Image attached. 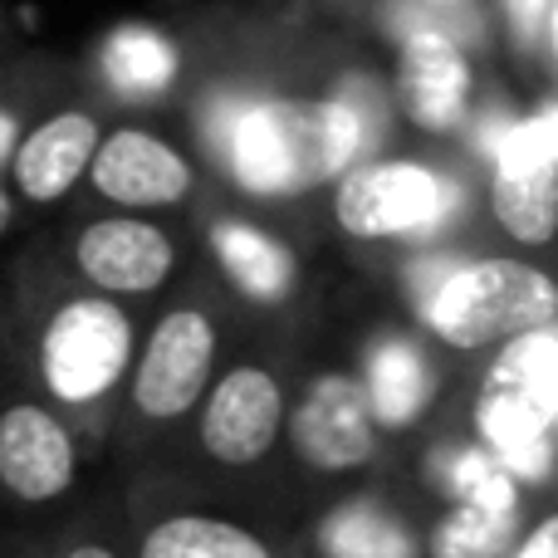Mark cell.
I'll return each instance as SVG.
<instances>
[{
	"label": "cell",
	"instance_id": "cell-1",
	"mask_svg": "<svg viewBox=\"0 0 558 558\" xmlns=\"http://www.w3.org/2000/svg\"><path fill=\"white\" fill-rule=\"evenodd\" d=\"M133 353L137 328L123 299L84 289L54 255L20 260L0 289V357L74 426L113 402Z\"/></svg>",
	"mask_w": 558,
	"mask_h": 558
},
{
	"label": "cell",
	"instance_id": "cell-2",
	"mask_svg": "<svg viewBox=\"0 0 558 558\" xmlns=\"http://www.w3.org/2000/svg\"><path fill=\"white\" fill-rule=\"evenodd\" d=\"M226 167L265 202L304 196L367 153V118L353 98H260L226 118Z\"/></svg>",
	"mask_w": 558,
	"mask_h": 558
},
{
	"label": "cell",
	"instance_id": "cell-3",
	"mask_svg": "<svg viewBox=\"0 0 558 558\" xmlns=\"http://www.w3.org/2000/svg\"><path fill=\"white\" fill-rule=\"evenodd\" d=\"M475 441L514 485H544L558 451V318L500 343L475 392Z\"/></svg>",
	"mask_w": 558,
	"mask_h": 558
},
{
	"label": "cell",
	"instance_id": "cell-4",
	"mask_svg": "<svg viewBox=\"0 0 558 558\" xmlns=\"http://www.w3.org/2000/svg\"><path fill=\"white\" fill-rule=\"evenodd\" d=\"M422 318L446 348L481 353L500 348L510 338L544 328L558 318V279L539 265L485 255V260L451 265L432 284L422 304Z\"/></svg>",
	"mask_w": 558,
	"mask_h": 558
},
{
	"label": "cell",
	"instance_id": "cell-5",
	"mask_svg": "<svg viewBox=\"0 0 558 558\" xmlns=\"http://www.w3.org/2000/svg\"><path fill=\"white\" fill-rule=\"evenodd\" d=\"M461 186L446 172L412 157L348 167L333 192V221L353 241H402L426 245L451 226Z\"/></svg>",
	"mask_w": 558,
	"mask_h": 558
},
{
	"label": "cell",
	"instance_id": "cell-6",
	"mask_svg": "<svg viewBox=\"0 0 558 558\" xmlns=\"http://www.w3.org/2000/svg\"><path fill=\"white\" fill-rule=\"evenodd\" d=\"M216 373V324L211 314L182 304L167 308L143 338L128 367V412L147 426H167L186 416L206 397Z\"/></svg>",
	"mask_w": 558,
	"mask_h": 558
},
{
	"label": "cell",
	"instance_id": "cell-7",
	"mask_svg": "<svg viewBox=\"0 0 558 558\" xmlns=\"http://www.w3.org/2000/svg\"><path fill=\"white\" fill-rule=\"evenodd\" d=\"M78 481V426L25 387H0V500L45 510Z\"/></svg>",
	"mask_w": 558,
	"mask_h": 558
},
{
	"label": "cell",
	"instance_id": "cell-8",
	"mask_svg": "<svg viewBox=\"0 0 558 558\" xmlns=\"http://www.w3.org/2000/svg\"><path fill=\"white\" fill-rule=\"evenodd\" d=\"M84 289L108 299H143L172 279L177 241L167 226L133 211H104L78 221L54 255Z\"/></svg>",
	"mask_w": 558,
	"mask_h": 558
},
{
	"label": "cell",
	"instance_id": "cell-9",
	"mask_svg": "<svg viewBox=\"0 0 558 558\" xmlns=\"http://www.w3.org/2000/svg\"><path fill=\"white\" fill-rule=\"evenodd\" d=\"M98 137H104V113L94 104H49L20 133L0 182L10 186L15 206L49 211V206L69 202L84 186Z\"/></svg>",
	"mask_w": 558,
	"mask_h": 558
},
{
	"label": "cell",
	"instance_id": "cell-10",
	"mask_svg": "<svg viewBox=\"0 0 558 558\" xmlns=\"http://www.w3.org/2000/svg\"><path fill=\"white\" fill-rule=\"evenodd\" d=\"M84 186L98 202L113 206V211L143 216V211L182 206L196 186V172L186 162V153H177L153 128L118 123V128H104V137H98Z\"/></svg>",
	"mask_w": 558,
	"mask_h": 558
},
{
	"label": "cell",
	"instance_id": "cell-11",
	"mask_svg": "<svg viewBox=\"0 0 558 558\" xmlns=\"http://www.w3.org/2000/svg\"><path fill=\"white\" fill-rule=\"evenodd\" d=\"M490 211L520 245H549L558 235V162L530 118H514L490 143Z\"/></svg>",
	"mask_w": 558,
	"mask_h": 558
},
{
	"label": "cell",
	"instance_id": "cell-12",
	"mask_svg": "<svg viewBox=\"0 0 558 558\" xmlns=\"http://www.w3.org/2000/svg\"><path fill=\"white\" fill-rule=\"evenodd\" d=\"M202 451L211 461L245 471L265 461L284 436V387L270 367L241 363L202 397Z\"/></svg>",
	"mask_w": 558,
	"mask_h": 558
},
{
	"label": "cell",
	"instance_id": "cell-13",
	"mask_svg": "<svg viewBox=\"0 0 558 558\" xmlns=\"http://www.w3.org/2000/svg\"><path fill=\"white\" fill-rule=\"evenodd\" d=\"M284 422H289L294 456L308 471L343 475L377 456V422L367 412L363 383L348 373L314 377L304 387V397H299L294 416H284Z\"/></svg>",
	"mask_w": 558,
	"mask_h": 558
},
{
	"label": "cell",
	"instance_id": "cell-14",
	"mask_svg": "<svg viewBox=\"0 0 558 558\" xmlns=\"http://www.w3.org/2000/svg\"><path fill=\"white\" fill-rule=\"evenodd\" d=\"M397 94L412 118V128L432 137H451L465 128L475 98V74L461 39L441 29H412L397 49Z\"/></svg>",
	"mask_w": 558,
	"mask_h": 558
},
{
	"label": "cell",
	"instance_id": "cell-15",
	"mask_svg": "<svg viewBox=\"0 0 558 558\" xmlns=\"http://www.w3.org/2000/svg\"><path fill=\"white\" fill-rule=\"evenodd\" d=\"M88 69H94L98 94L118 98V104H153L177 88L182 49L172 45V35L133 20V25H113L98 39Z\"/></svg>",
	"mask_w": 558,
	"mask_h": 558
},
{
	"label": "cell",
	"instance_id": "cell-16",
	"mask_svg": "<svg viewBox=\"0 0 558 558\" xmlns=\"http://www.w3.org/2000/svg\"><path fill=\"white\" fill-rule=\"evenodd\" d=\"M363 397H367V412H373V422L383 426V432H407V426L432 407L436 373L412 338L383 333L373 348H367Z\"/></svg>",
	"mask_w": 558,
	"mask_h": 558
},
{
	"label": "cell",
	"instance_id": "cell-17",
	"mask_svg": "<svg viewBox=\"0 0 558 558\" xmlns=\"http://www.w3.org/2000/svg\"><path fill=\"white\" fill-rule=\"evenodd\" d=\"M211 255L221 265V275L241 289L251 304H279V299L294 294L299 284V260L284 241H275L270 231L251 221H235L221 216L211 226Z\"/></svg>",
	"mask_w": 558,
	"mask_h": 558
},
{
	"label": "cell",
	"instance_id": "cell-18",
	"mask_svg": "<svg viewBox=\"0 0 558 558\" xmlns=\"http://www.w3.org/2000/svg\"><path fill=\"white\" fill-rule=\"evenodd\" d=\"M137 558H275L260 534L221 514L177 510L167 520L147 524L137 539Z\"/></svg>",
	"mask_w": 558,
	"mask_h": 558
},
{
	"label": "cell",
	"instance_id": "cell-19",
	"mask_svg": "<svg viewBox=\"0 0 558 558\" xmlns=\"http://www.w3.org/2000/svg\"><path fill=\"white\" fill-rule=\"evenodd\" d=\"M324 558H416V534L383 505H343L318 524Z\"/></svg>",
	"mask_w": 558,
	"mask_h": 558
},
{
	"label": "cell",
	"instance_id": "cell-20",
	"mask_svg": "<svg viewBox=\"0 0 558 558\" xmlns=\"http://www.w3.org/2000/svg\"><path fill=\"white\" fill-rule=\"evenodd\" d=\"M520 544V510L451 505L426 539V558H505Z\"/></svg>",
	"mask_w": 558,
	"mask_h": 558
},
{
	"label": "cell",
	"instance_id": "cell-21",
	"mask_svg": "<svg viewBox=\"0 0 558 558\" xmlns=\"http://www.w3.org/2000/svg\"><path fill=\"white\" fill-rule=\"evenodd\" d=\"M446 485L456 505H481V510H520V485L505 475V465L481 446H461L446 461Z\"/></svg>",
	"mask_w": 558,
	"mask_h": 558
},
{
	"label": "cell",
	"instance_id": "cell-22",
	"mask_svg": "<svg viewBox=\"0 0 558 558\" xmlns=\"http://www.w3.org/2000/svg\"><path fill=\"white\" fill-rule=\"evenodd\" d=\"M49 108V74L35 69L29 59L20 64H0V177H5V162L15 153L20 133L35 123Z\"/></svg>",
	"mask_w": 558,
	"mask_h": 558
},
{
	"label": "cell",
	"instance_id": "cell-23",
	"mask_svg": "<svg viewBox=\"0 0 558 558\" xmlns=\"http://www.w3.org/2000/svg\"><path fill=\"white\" fill-rule=\"evenodd\" d=\"M500 5H505V25H510L514 45H520V49H539L554 0H500Z\"/></svg>",
	"mask_w": 558,
	"mask_h": 558
},
{
	"label": "cell",
	"instance_id": "cell-24",
	"mask_svg": "<svg viewBox=\"0 0 558 558\" xmlns=\"http://www.w3.org/2000/svg\"><path fill=\"white\" fill-rule=\"evenodd\" d=\"M510 558H558V514H544V520L510 549Z\"/></svg>",
	"mask_w": 558,
	"mask_h": 558
},
{
	"label": "cell",
	"instance_id": "cell-25",
	"mask_svg": "<svg viewBox=\"0 0 558 558\" xmlns=\"http://www.w3.org/2000/svg\"><path fill=\"white\" fill-rule=\"evenodd\" d=\"M530 123H534V133H539V143L549 147V157L558 162V104H544L539 113H530Z\"/></svg>",
	"mask_w": 558,
	"mask_h": 558
},
{
	"label": "cell",
	"instance_id": "cell-26",
	"mask_svg": "<svg viewBox=\"0 0 558 558\" xmlns=\"http://www.w3.org/2000/svg\"><path fill=\"white\" fill-rule=\"evenodd\" d=\"M54 558H118V549L113 544H104V539H69Z\"/></svg>",
	"mask_w": 558,
	"mask_h": 558
},
{
	"label": "cell",
	"instance_id": "cell-27",
	"mask_svg": "<svg viewBox=\"0 0 558 558\" xmlns=\"http://www.w3.org/2000/svg\"><path fill=\"white\" fill-rule=\"evenodd\" d=\"M15 216H20L15 196H10V186L0 182V241H5V235H10V226H15Z\"/></svg>",
	"mask_w": 558,
	"mask_h": 558
},
{
	"label": "cell",
	"instance_id": "cell-28",
	"mask_svg": "<svg viewBox=\"0 0 558 558\" xmlns=\"http://www.w3.org/2000/svg\"><path fill=\"white\" fill-rule=\"evenodd\" d=\"M544 45L554 49V64H558V0H554V10H549V25H544Z\"/></svg>",
	"mask_w": 558,
	"mask_h": 558
},
{
	"label": "cell",
	"instance_id": "cell-29",
	"mask_svg": "<svg viewBox=\"0 0 558 558\" xmlns=\"http://www.w3.org/2000/svg\"><path fill=\"white\" fill-rule=\"evenodd\" d=\"M416 5H426V10H465L471 0H416Z\"/></svg>",
	"mask_w": 558,
	"mask_h": 558
},
{
	"label": "cell",
	"instance_id": "cell-30",
	"mask_svg": "<svg viewBox=\"0 0 558 558\" xmlns=\"http://www.w3.org/2000/svg\"><path fill=\"white\" fill-rule=\"evenodd\" d=\"M0 54H5V5H0Z\"/></svg>",
	"mask_w": 558,
	"mask_h": 558
}]
</instances>
